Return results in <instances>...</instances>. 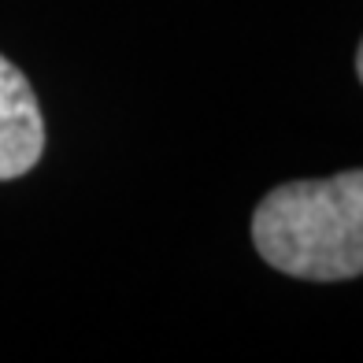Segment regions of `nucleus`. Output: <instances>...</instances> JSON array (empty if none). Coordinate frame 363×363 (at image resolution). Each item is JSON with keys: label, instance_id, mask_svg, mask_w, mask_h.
Returning <instances> with one entry per match:
<instances>
[{"label": "nucleus", "instance_id": "nucleus-1", "mask_svg": "<svg viewBox=\"0 0 363 363\" xmlns=\"http://www.w3.org/2000/svg\"><path fill=\"white\" fill-rule=\"evenodd\" d=\"M256 252L304 282L363 274V171L286 182L252 211Z\"/></svg>", "mask_w": 363, "mask_h": 363}, {"label": "nucleus", "instance_id": "nucleus-2", "mask_svg": "<svg viewBox=\"0 0 363 363\" xmlns=\"http://www.w3.org/2000/svg\"><path fill=\"white\" fill-rule=\"evenodd\" d=\"M45 152V119L30 78L0 56V182L23 178Z\"/></svg>", "mask_w": 363, "mask_h": 363}, {"label": "nucleus", "instance_id": "nucleus-3", "mask_svg": "<svg viewBox=\"0 0 363 363\" xmlns=\"http://www.w3.org/2000/svg\"><path fill=\"white\" fill-rule=\"evenodd\" d=\"M356 74H359V82H363V41H359V48H356Z\"/></svg>", "mask_w": 363, "mask_h": 363}]
</instances>
